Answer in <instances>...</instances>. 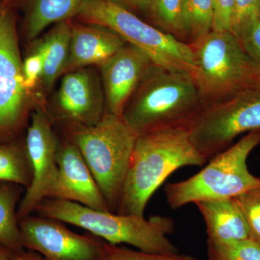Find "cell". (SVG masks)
Here are the masks:
<instances>
[{
	"mask_svg": "<svg viewBox=\"0 0 260 260\" xmlns=\"http://www.w3.org/2000/svg\"><path fill=\"white\" fill-rule=\"evenodd\" d=\"M234 0H213V30L231 31Z\"/></svg>",
	"mask_w": 260,
	"mask_h": 260,
	"instance_id": "cell-29",
	"label": "cell"
},
{
	"mask_svg": "<svg viewBox=\"0 0 260 260\" xmlns=\"http://www.w3.org/2000/svg\"><path fill=\"white\" fill-rule=\"evenodd\" d=\"M13 15L0 8V143L14 141L31 108Z\"/></svg>",
	"mask_w": 260,
	"mask_h": 260,
	"instance_id": "cell-9",
	"label": "cell"
},
{
	"mask_svg": "<svg viewBox=\"0 0 260 260\" xmlns=\"http://www.w3.org/2000/svg\"><path fill=\"white\" fill-rule=\"evenodd\" d=\"M208 260H260V243L251 238L228 243L208 241Z\"/></svg>",
	"mask_w": 260,
	"mask_h": 260,
	"instance_id": "cell-23",
	"label": "cell"
},
{
	"mask_svg": "<svg viewBox=\"0 0 260 260\" xmlns=\"http://www.w3.org/2000/svg\"><path fill=\"white\" fill-rule=\"evenodd\" d=\"M213 0H184L183 25L189 44L205 37L213 30Z\"/></svg>",
	"mask_w": 260,
	"mask_h": 260,
	"instance_id": "cell-21",
	"label": "cell"
},
{
	"mask_svg": "<svg viewBox=\"0 0 260 260\" xmlns=\"http://www.w3.org/2000/svg\"><path fill=\"white\" fill-rule=\"evenodd\" d=\"M32 181V170L25 144L15 141L0 143V181L28 188Z\"/></svg>",
	"mask_w": 260,
	"mask_h": 260,
	"instance_id": "cell-20",
	"label": "cell"
},
{
	"mask_svg": "<svg viewBox=\"0 0 260 260\" xmlns=\"http://www.w3.org/2000/svg\"><path fill=\"white\" fill-rule=\"evenodd\" d=\"M62 222L42 216L19 220L23 248L37 251L45 260H100L106 242L93 235H80Z\"/></svg>",
	"mask_w": 260,
	"mask_h": 260,
	"instance_id": "cell-11",
	"label": "cell"
},
{
	"mask_svg": "<svg viewBox=\"0 0 260 260\" xmlns=\"http://www.w3.org/2000/svg\"><path fill=\"white\" fill-rule=\"evenodd\" d=\"M57 167L55 183L48 198L112 212L79 150L70 140L59 143Z\"/></svg>",
	"mask_w": 260,
	"mask_h": 260,
	"instance_id": "cell-14",
	"label": "cell"
},
{
	"mask_svg": "<svg viewBox=\"0 0 260 260\" xmlns=\"http://www.w3.org/2000/svg\"><path fill=\"white\" fill-rule=\"evenodd\" d=\"M258 15L260 18V0H259V8H258Z\"/></svg>",
	"mask_w": 260,
	"mask_h": 260,
	"instance_id": "cell-33",
	"label": "cell"
},
{
	"mask_svg": "<svg viewBox=\"0 0 260 260\" xmlns=\"http://www.w3.org/2000/svg\"><path fill=\"white\" fill-rule=\"evenodd\" d=\"M59 143L50 117L42 106H37L30 114L25 139L32 181L19 203L18 220L30 215L41 202L49 198L57 176Z\"/></svg>",
	"mask_w": 260,
	"mask_h": 260,
	"instance_id": "cell-10",
	"label": "cell"
},
{
	"mask_svg": "<svg viewBox=\"0 0 260 260\" xmlns=\"http://www.w3.org/2000/svg\"><path fill=\"white\" fill-rule=\"evenodd\" d=\"M194 205L204 219L209 242L228 243L250 238L247 224L233 198L200 201Z\"/></svg>",
	"mask_w": 260,
	"mask_h": 260,
	"instance_id": "cell-16",
	"label": "cell"
},
{
	"mask_svg": "<svg viewBox=\"0 0 260 260\" xmlns=\"http://www.w3.org/2000/svg\"><path fill=\"white\" fill-rule=\"evenodd\" d=\"M72 23L70 20L56 23L32 48L44 56V71L41 81L44 89L50 90L56 79L64 75L69 59Z\"/></svg>",
	"mask_w": 260,
	"mask_h": 260,
	"instance_id": "cell-17",
	"label": "cell"
},
{
	"mask_svg": "<svg viewBox=\"0 0 260 260\" xmlns=\"http://www.w3.org/2000/svg\"><path fill=\"white\" fill-rule=\"evenodd\" d=\"M249 229L251 239L260 243V187L233 198Z\"/></svg>",
	"mask_w": 260,
	"mask_h": 260,
	"instance_id": "cell-24",
	"label": "cell"
},
{
	"mask_svg": "<svg viewBox=\"0 0 260 260\" xmlns=\"http://www.w3.org/2000/svg\"><path fill=\"white\" fill-rule=\"evenodd\" d=\"M259 0H234L231 31L237 37L243 28L259 18Z\"/></svg>",
	"mask_w": 260,
	"mask_h": 260,
	"instance_id": "cell-26",
	"label": "cell"
},
{
	"mask_svg": "<svg viewBox=\"0 0 260 260\" xmlns=\"http://www.w3.org/2000/svg\"><path fill=\"white\" fill-rule=\"evenodd\" d=\"M113 4L129 10L135 15H151V0H107Z\"/></svg>",
	"mask_w": 260,
	"mask_h": 260,
	"instance_id": "cell-30",
	"label": "cell"
},
{
	"mask_svg": "<svg viewBox=\"0 0 260 260\" xmlns=\"http://www.w3.org/2000/svg\"><path fill=\"white\" fill-rule=\"evenodd\" d=\"M206 162L191 143L188 128H164L138 135L116 213L145 216L149 200L171 174Z\"/></svg>",
	"mask_w": 260,
	"mask_h": 260,
	"instance_id": "cell-1",
	"label": "cell"
},
{
	"mask_svg": "<svg viewBox=\"0 0 260 260\" xmlns=\"http://www.w3.org/2000/svg\"><path fill=\"white\" fill-rule=\"evenodd\" d=\"M191 46L193 77L205 107L244 92L260 90V67L232 31L212 30Z\"/></svg>",
	"mask_w": 260,
	"mask_h": 260,
	"instance_id": "cell-4",
	"label": "cell"
},
{
	"mask_svg": "<svg viewBox=\"0 0 260 260\" xmlns=\"http://www.w3.org/2000/svg\"><path fill=\"white\" fill-rule=\"evenodd\" d=\"M0 260H12L11 251L0 244Z\"/></svg>",
	"mask_w": 260,
	"mask_h": 260,
	"instance_id": "cell-32",
	"label": "cell"
},
{
	"mask_svg": "<svg viewBox=\"0 0 260 260\" xmlns=\"http://www.w3.org/2000/svg\"><path fill=\"white\" fill-rule=\"evenodd\" d=\"M77 17L84 23L112 29L126 44L146 54L154 65L194 75V54L191 44L145 23L129 10L107 0H84Z\"/></svg>",
	"mask_w": 260,
	"mask_h": 260,
	"instance_id": "cell-7",
	"label": "cell"
},
{
	"mask_svg": "<svg viewBox=\"0 0 260 260\" xmlns=\"http://www.w3.org/2000/svg\"><path fill=\"white\" fill-rule=\"evenodd\" d=\"M256 130H260V90L209 104L189 129L191 143L208 161L239 135Z\"/></svg>",
	"mask_w": 260,
	"mask_h": 260,
	"instance_id": "cell-8",
	"label": "cell"
},
{
	"mask_svg": "<svg viewBox=\"0 0 260 260\" xmlns=\"http://www.w3.org/2000/svg\"><path fill=\"white\" fill-rule=\"evenodd\" d=\"M237 37L246 54L260 67V18L246 25Z\"/></svg>",
	"mask_w": 260,
	"mask_h": 260,
	"instance_id": "cell-27",
	"label": "cell"
},
{
	"mask_svg": "<svg viewBox=\"0 0 260 260\" xmlns=\"http://www.w3.org/2000/svg\"><path fill=\"white\" fill-rule=\"evenodd\" d=\"M44 56L40 51L32 49V52L23 61L24 85L29 92L40 81L44 71Z\"/></svg>",
	"mask_w": 260,
	"mask_h": 260,
	"instance_id": "cell-28",
	"label": "cell"
},
{
	"mask_svg": "<svg viewBox=\"0 0 260 260\" xmlns=\"http://www.w3.org/2000/svg\"><path fill=\"white\" fill-rule=\"evenodd\" d=\"M84 0H31L26 19L28 40L39 37L51 24L77 16Z\"/></svg>",
	"mask_w": 260,
	"mask_h": 260,
	"instance_id": "cell-18",
	"label": "cell"
},
{
	"mask_svg": "<svg viewBox=\"0 0 260 260\" xmlns=\"http://www.w3.org/2000/svg\"><path fill=\"white\" fill-rule=\"evenodd\" d=\"M126 43L107 27L72 23L69 59L65 73L91 65L101 66Z\"/></svg>",
	"mask_w": 260,
	"mask_h": 260,
	"instance_id": "cell-15",
	"label": "cell"
},
{
	"mask_svg": "<svg viewBox=\"0 0 260 260\" xmlns=\"http://www.w3.org/2000/svg\"><path fill=\"white\" fill-rule=\"evenodd\" d=\"M183 3L184 0H151V16L162 30L186 42Z\"/></svg>",
	"mask_w": 260,
	"mask_h": 260,
	"instance_id": "cell-22",
	"label": "cell"
},
{
	"mask_svg": "<svg viewBox=\"0 0 260 260\" xmlns=\"http://www.w3.org/2000/svg\"><path fill=\"white\" fill-rule=\"evenodd\" d=\"M153 64L143 51L126 44L101 65L106 112L122 115L130 98Z\"/></svg>",
	"mask_w": 260,
	"mask_h": 260,
	"instance_id": "cell-13",
	"label": "cell"
},
{
	"mask_svg": "<svg viewBox=\"0 0 260 260\" xmlns=\"http://www.w3.org/2000/svg\"><path fill=\"white\" fill-rule=\"evenodd\" d=\"M205 108L192 75L153 64L121 116L140 135L164 128L189 129Z\"/></svg>",
	"mask_w": 260,
	"mask_h": 260,
	"instance_id": "cell-2",
	"label": "cell"
},
{
	"mask_svg": "<svg viewBox=\"0 0 260 260\" xmlns=\"http://www.w3.org/2000/svg\"><path fill=\"white\" fill-rule=\"evenodd\" d=\"M12 260H45L42 256L32 251L22 250L11 251Z\"/></svg>",
	"mask_w": 260,
	"mask_h": 260,
	"instance_id": "cell-31",
	"label": "cell"
},
{
	"mask_svg": "<svg viewBox=\"0 0 260 260\" xmlns=\"http://www.w3.org/2000/svg\"><path fill=\"white\" fill-rule=\"evenodd\" d=\"M35 211L39 216L54 219L88 231L109 244H127L140 251L171 254L179 250L169 239L175 228L169 217L124 215L92 209L74 202L46 198Z\"/></svg>",
	"mask_w": 260,
	"mask_h": 260,
	"instance_id": "cell-3",
	"label": "cell"
},
{
	"mask_svg": "<svg viewBox=\"0 0 260 260\" xmlns=\"http://www.w3.org/2000/svg\"><path fill=\"white\" fill-rule=\"evenodd\" d=\"M68 133L116 213L138 135L122 116L107 112L94 125L70 126Z\"/></svg>",
	"mask_w": 260,
	"mask_h": 260,
	"instance_id": "cell-5",
	"label": "cell"
},
{
	"mask_svg": "<svg viewBox=\"0 0 260 260\" xmlns=\"http://www.w3.org/2000/svg\"><path fill=\"white\" fill-rule=\"evenodd\" d=\"M55 99L56 116L70 126H89L105 114L101 82L85 68L65 73Z\"/></svg>",
	"mask_w": 260,
	"mask_h": 260,
	"instance_id": "cell-12",
	"label": "cell"
},
{
	"mask_svg": "<svg viewBox=\"0 0 260 260\" xmlns=\"http://www.w3.org/2000/svg\"><path fill=\"white\" fill-rule=\"evenodd\" d=\"M100 260H200L179 253L171 254H153L119 247L106 242Z\"/></svg>",
	"mask_w": 260,
	"mask_h": 260,
	"instance_id": "cell-25",
	"label": "cell"
},
{
	"mask_svg": "<svg viewBox=\"0 0 260 260\" xmlns=\"http://www.w3.org/2000/svg\"><path fill=\"white\" fill-rule=\"evenodd\" d=\"M20 186L8 182L0 184V244L11 251L23 249L16 209Z\"/></svg>",
	"mask_w": 260,
	"mask_h": 260,
	"instance_id": "cell-19",
	"label": "cell"
},
{
	"mask_svg": "<svg viewBox=\"0 0 260 260\" xmlns=\"http://www.w3.org/2000/svg\"><path fill=\"white\" fill-rule=\"evenodd\" d=\"M260 144V130L247 133L237 143L208 160L192 177L165 186L166 198L172 210L207 200L230 199L260 187V177L248 169V157Z\"/></svg>",
	"mask_w": 260,
	"mask_h": 260,
	"instance_id": "cell-6",
	"label": "cell"
}]
</instances>
